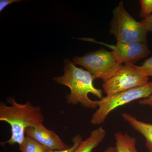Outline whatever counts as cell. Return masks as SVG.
Listing matches in <instances>:
<instances>
[{
    "label": "cell",
    "mask_w": 152,
    "mask_h": 152,
    "mask_svg": "<svg viewBox=\"0 0 152 152\" xmlns=\"http://www.w3.org/2000/svg\"><path fill=\"white\" fill-rule=\"evenodd\" d=\"M73 62L86 69L94 80L100 79L104 83L113 77L122 65L118 63L111 52L104 49L75 57Z\"/></svg>",
    "instance_id": "cell-5"
},
{
    "label": "cell",
    "mask_w": 152,
    "mask_h": 152,
    "mask_svg": "<svg viewBox=\"0 0 152 152\" xmlns=\"http://www.w3.org/2000/svg\"><path fill=\"white\" fill-rule=\"evenodd\" d=\"M107 45L112 49V54L121 65L123 63H133L142 59L151 54L147 42L117 43L115 45Z\"/></svg>",
    "instance_id": "cell-7"
},
{
    "label": "cell",
    "mask_w": 152,
    "mask_h": 152,
    "mask_svg": "<svg viewBox=\"0 0 152 152\" xmlns=\"http://www.w3.org/2000/svg\"><path fill=\"white\" fill-rule=\"evenodd\" d=\"M19 0H1L0 1V12H1L6 7L13 3L20 2Z\"/></svg>",
    "instance_id": "cell-17"
},
{
    "label": "cell",
    "mask_w": 152,
    "mask_h": 152,
    "mask_svg": "<svg viewBox=\"0 0 152 152\" xmlns=\"http://www.w3.org/2000/svg\"><path fill=\"white\" fill-rule=\"evenodd\" d=\"M116 152H139L136 148L137 140L128 133L119 132L114 134Z\"/></svg>",
    "instance_id": "cell-11"
},
{
    "label": "cell",
    "mask_w": 152,
    "mask_h": 152,
    "mask_svg": "<svg viewBox=\"0 0 152 152\" xmlns=\"http://www.w3.org/2000/svg\"><path fill=\"white\" fill-rule=\"evenodd\" d=\"M148 77L140 72L134 64L127 63L104 83L103 88L107 95H111L146 84Z\"/></svg>",
    "instance_id": "cell-6"
},
{
    "label": "cell",
    "mask_w": 152,
    "mask_h": 152,
    "mask_svg": "<svg viewBox=\"0 0 152 152\" xmlns=\"http://www.w3.org/2000/svg\"><path fill=\"white\" fill-rule=\"evenodd\" d=\"M19 146L20 152H50L51 151L27 136Z\"/></svg>",
    "instance_id": "cell-12"
},
{
    "label": "cell",
    "mask_w": 152,
    "mask_h": 152,
    "mask_svg": "<svg viewBox=\"0 0 152 152\" xmlns=\"http://www.w3.org/2000/svg\"><path fill=\"white\" fill-rule=\"evenodd\" d=\"M138 70L146 77H152V56L146 60L141 66H136Z\"/></svg>",
    "instance_id": "cell-14"
},
{
    "label": "cell",
    "mask_w": 152,
    "mask_h": 152,
    "mask_svg": "<svg viewBox=\"0 0 152 152\" xmlns=\"http://www.w3.org/2000/svg\"><path fill=\"white\" fill-rule=\"evenodd\" d=\"M82 141V138L80 134L77 135L72 140L73 145L67 149L61 151H51L50 152H73Z\"/></svg>",
    "instance_id": "cell-15"
},
{
    "label": "cell",
    "mask_w": 152,
    "mask_h": 152,
    "mask_svg": "<svg viewBox=\"0 0 152 152\" xmlns=\"http://www.w3.org/2000/svg\"><path fill=\"white\" fill-rule=\"evenodd\" d=\"M141 10L140 16L145 19L152 14V0H140V1Z\"/></svg>",
    "instance_id": "cell-13"
},
{
    "label": "cell",
    "mask_w": 152,
    "mask_h": 152,
    "mask_svg": "<svg viewBox=\"0 0 152 152\" xmlns=\"http://www.w3.org/2000/svg\"><path fill=\"white\" fill-rule=\"evenodd\" d=\"M139 103L142 105H147L152 107V94L149 97L141 99L139 101Z\"/></svg>",
    "instance_id": "cell-18"
},
{
    "label": "cell",
    "mask_w": 152,
    "mask_h": 152,
    "mask_svg": "<svg viewBox=\"0 0 152 152\" xmlns=\"http://www.w3.org/2000/svg\"><path fill=\"white\" fill-rule=\"evenodd\" d=\"M25 134L50 151L66 150L71 147L64 142L55 132L47 129L43 124L27 128Z\"/></svg>",
    "instance_id": "cell-8"
},
{
    "label": "cell",
    "mask_w": 152,
    "mask_h": 152,
    "mask_svg": "<svg viewBox=\"0 0 152 152\" xmlns=\"http://www.w3.org/2000/svg\"><path fill=\"white\" fill-rule=\"evenodd\" d=\"M152 94V82L134 88L107 95L98 101V108L93 114L91 123L100 125L105 121L109 114L116 109L133 101L148 98Z\"/></svg>",
    "instance_id": "cell-4"
},
{
    "label": "cell",
    "mask_w": 152,
    "mask_h": 152,
    "mask_svg": "<svg viewBox=\"0 0 152 152\" xmlns=\"http://www.w3.org/2000/svg\"><path fill=\"white\" fill-rule=\"evenodd\" d=\"M122 116L125 121L134 130L141 134L145 139V145L149 152H152V124L147 123L138 119L128 113H123Z\"/></svg>",
    "instance_id": "cell-9"
},
{
    "label": "cell",
    "mask_w": 152,
    "mask_h": 152,
    "mask_svg": "<svg viewBox=\"0 0 152 152\" xmlns=\"http://www.w3.org/2000/svg\"><path fill=\"white\" fill-rule=\"evenodd\" d=\"M7 102L10 106L3 102L0 103V121L8 123L10 126L11 136L7 141L1 142V145H20L24 140L26 129L43 124L45 117L41 108L33 105L29 101H27L25 104H20L15 98L9 97Z\"/></svg>",
    "instance_id": "cell-1"
},
{
    "label": "cell",
    "mask_w": 152,
    "mask_h": 152,
    "mask_svg": "<svg viewBox=\"0 0 152 152\" xmlns=\"http://www.w3.org/2000/svg\"><path fill=\"white\" fill-rule=\"evenodd\" d=\"M107 131L102 127L91 132L89 136L81 142L73 152H92L105 138Z\"/></svg>",
    "instance_id": "cell-10"
},
{
    "label": "cell",
    "mask_w": 152,
    "mask_h": 152,
    "mask_svg": "<svg viewBox=\"0 0 152 152\" xmlns=\"http://www.w3.org/2000/svg\"><path fill=\"white\" fill-rule=\"evenodd\" d=\"M147 32L152 34V14L140 22Z\"/></svg>",
    "instance_id": "cell-16"
},
{
    "label": "cell",
    "mask_w": 152,
    "mask_h": 152,
    "mask_svg": "<svg viewBox=\"0 0 152 152\" xmlns=\"http://www.w3.org/2000/svg\"><path fill=\"white\" fill-rule=\"evenodd\" d=\"M64 63V75L55 77L53 80L69 88L70 93L66 96L67 103L73 105L80 104L87 108H98V101L92 100L88 96L91 94L100 99L103 97L102 91L94 86L92 75L88 71L76 66L68 59H66Z\"/></svg>",
    "instance_id": "cell-2"
},
{
    "label": "cell",
    "mask_w": 152,
    "mask_h": 152,
    "mask_svg": "<svg viewBox=\"0 0 152 152\" xmlns=\"http://www.w3.org/2000/svg\"><path fill=\"white\" fill-rule=\"evenodd\" d=\"M104 152H116L115 148V147L109 146Z\"/></svg>",
    "instance_id": "cell-19"
},
{
    "label": "cell",
    "mask_w": 152,
    "mask_h": 152,
    "mask_svg": "<svg viewBox=\"0 0 152 152\" xmlns=\"http://www.w3.org/2000/svg\"><path fill=\"white\" fill-rule=\"evenodd\" d=\"M110 34L113 35L117 43L147 42V32L140 22H137L126 10L122 1L113 12Z\"/></svg>",
    "instance_id": "cell-3"
}]
</instances>
